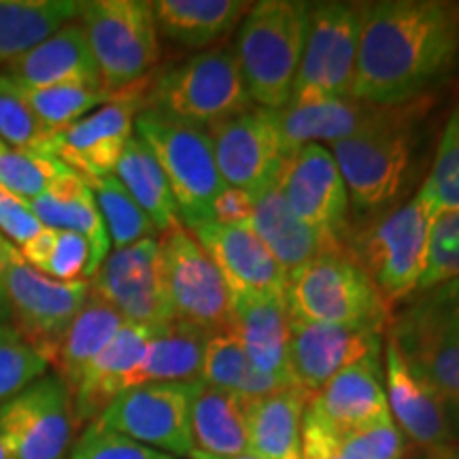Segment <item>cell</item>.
<instances>
[{
	"mask_svg": "<svg viewBox=\"0 0 459 459\" xmlns=\"http://www.w3.org/2000/svg\"><path fill=\"white\" fill-rule=\"evenodd\" d=\"M90 290L130 324L162 325L172 321L156 238H143L108 254L91 277Z\"/></svg>",
	"mask_w": 459,
	"mask_h": 459,
	"instance_id": "cell-18",
	"label": "cell"
},
{
	"mask_svg": "<svg viewBox=\"0 0 459 459\" xmlns=\"http://www.w3.org/2000/svg\"><path fill=\"white\" fill-rule=\"evenodd\" d=\"M194 385L196 383H145L130 387L100 412L96 423L152 449L189 455L194 449L189 423Z\"/></svg>",
	"mask_w": 459,
	"mask_h": 459,
	"instance_id": "cell-14",
	"label": "cell"
},
{
	"mask_svg": "<svg viewBox=\"0 0 459 459\" xmlns=\"http://www.w3.org/2000/svg\"><path fill=\"white\" fill-rule=\"evenodd\" d=\"M459 62V4L381 0L361 4L353 99L398 107L426 99Z\"/></svg>",
	"mask_w": 459,
	"mask_h": 459,
	"instance_id": "cell-1",
	"label": "cell"
},
{
	"mask_svg": "<svg viewBox=\"0 0 459 459\" xmlns=\"http://www.w3.org/2000/svg\"><path fill=\"white\" fill-rule=\"evenodd\" d=\"M419 189L426 194L436 213L459 211V99L440 134L432 170Z\"/></svg>",
	"mask_w": 459,
	"mask_h": 459,
	"instance_id": "cell-42",
	"label": "cell"
},
{
	"mask_svg": "<svg viewBox=\"0 0 459 459\" xmlns=\"http://www.w3.org/2000/svg\"><path fill=\"white\" fill-rule=\"evenodd\" d=\"M147 82L149 77L130 85L107 105L54 134L51 156L85 179L113 175L126 145L134 136V117L143 111Z\"/></svg>",
	"mask_w": 459,
	"mask_h": 459,
	"instance_id": "cell-17",
	"label": "cell"
},
{
	"mask_svg": "<svg viewBox=\"0 0 459 459\" xmlns=\"http://www.w3.org/2000/svg\"><path fill=\"white\" fill-rule=\"evenodd\" d=\"M82 13L77 0H0V65H11Z\"/></svg>",
	"mask_w": 459,
	"mask_h": 459,
	"instance_id": "cell-33",
	"label": "cell"
},
{
	"mask_svg": "<svg viewBox=\"0 0 459 459\" xmlns=\"http://www.w3.org/2000/svg\"><path fill=\"white\" fill-rule=\"evenodd\" d=\"M7 74L22 88L32 90L57 85L102 88L88 37L77 22L62 26L37 48L7 65Z\"/></svg>",
	"mask_w": 459,
	"mask_h": 459,
	"instance_id": "cell-24",
	"label": "cell"
},
{
	"mask_svg": "<svg viewBox=\"0 0 459 459\" xmlns=\"http://www.w3.org/2000/svg\"><path fill=\"white\" fill-rule=\"evenodd\" d=\"M279 192L298 220L313 228L332 249H342L349 192L334 156L324 145H307L285 160Z\"/></svg>",
	"mask_w": 459,
	"mask_h": 459,
	"instance_id": "cell-16",
	"label": "cell"
},
{
	"mask_svg": "<svg viewBox=\"0 0 459 459\" xmlns=\"http://www.w3.org/2000/svg\"><path fill=\"white\" fill-rule=\"evenodd\" d=\"M404 449V434L394 421H387L349 436L338 455L344 459H402Z\"/></svg>",
	"mask_w": 459,
	"mask_h": 459,
	"instance_id": "cell-46",
	"label": "cell"
},
{
	"mask_svg": "<svg viewBox=\"0 0 459 459\" xmlns=\"http://www.w3.org/2000/svg\"><path fill=\"white\" fill-rule=\"evenodd\" d=\"M158 325L126 324L111 338L96 359L83 372L82 381L73 392V417L82 423L85 419H99L119 394L130 389V381L141 366L147 344Z\"/></svg>",
	"mask_w": 459,
	"mask_h": 459,
	"instance_id": "cell-23",
	"label": "cell"
},
{
	"mask_svg": "<svg viewBox=\"0 0 459 459\" xmlns=\"http://www.w3.org/2000/svg\"><path fill=\"white\" fill-rule=\"evenodd\" d=\"M426 111L428 99L381 107L364 130L332 145L349 203L359 215H381L402 198L412 177L415 130Z\"/></svg>",
	"mask_w": 459,
	"mask_h": 459,
	"instance_id": "cell-2",
	"label": "cell"
},
{
	"mask_svg": "<svg viewBox=\"0 0 459 459\" xmlns=\"http://www.w3.org/2000/svg\"><path fill=\"white\" fill-rule=\"evenodd\" d=\"M160 262L172 319L206 332H223L232 317V294L209 254L183 226L162 234Z\"/></svg>",
	"mask_w": 459,
	"mask_h": 459,
	"instance_id": "cell-12",
	"label": "cell"
},
{
	"mask_svg": "<svg viewBox=\"0 0 459 459\" xmlns=\"http://www.w3.org/2000/svg\"><path fill=\"white\" fill-rule=\"evenodd\" d=\"M158 32L187 49H203L228 34L249 11L240 0H156Z\"/></svg>",
	"mask_w": 459,
	"mask_h": 459,
	"instance_id": "cell-31",
	"label": "cell"
},
{
	"mask_svg": "<svg viewBox=\"0 0 459 459\" xmlns=\"http://www.w3.org/2000/svg\"><path fill=\"white\" fill-rule=\"evenodd\" d=\"M17 251L34 271L62 283H90L96 274L94 251L82 234L43 228Z\"/></svg>",
	"mask_w": 459,
	"mask_h": 459,
	"instance_id": "cell-37",
	"label": "cell"
},
{
	"mask_svg": "<svg viewBox=\"0 0 459 459\" xmlns=\"http://www.w3.org/2000/svg\"><path fill=\"white\" fill-rule=\"evenodd\" d=\"M85 179V177H83ZM94 192L96 204L105 221L108 232V240L115 249L139 243L143 238H153L158 232L149 217L143 213V209L134 203L115 175L99 177V179H85Z\"/></svg>",
	"mask_w": 459,
	"mask_h": 459,
	"instance_id": "cell-38",
	"label": "cell"
},
{
	"mask_svg": "<svg viewBox=\"0 0 459 459\" xmlns=\"http://www.w3.org/2000/svg\"><path fill=\"white\" fill-rule=\"evenodd\" d=\"M285 302L294 319L381 334L392 307L347 251L325 249L287 279Z\"/></svg>",
	"mask_w": 459,
	"mask_h": 459,
	"instance_id": "cell-5",
	"label": "cell"
},
{
	"mask_svg": "<svg viewBox=\"0 0 459 459\" xmlns=\"http://www.w3.org/2000/svg\"><path fill=\"white\" fill-rule=\"evenodd\" d=\"M22 94L43 128L51 134L66 130L68 126L90 115V111L111 100V96L102 88H88V85H57L43 90L22 88Z\"/></svg>",
	"mask_w": 459,
	"mask_h": 459,
	"instance_id": "cell-39",
	"label": "cell"
},
{
	"mask_svg": "<svg viewBox=\"0 0 459 459\" xmlns=\"http://www.w3.org/2000/svg\"><path fill=\"white\" fill-rule=\"evenodd\" d=\"M459 281V211H443L429 230L426 266L417 291Z\"/></svg>",
	"mask_w": 459,
	"mask_h": 459,
	"instance_id": "cell-43",
	"label": "cell"
},
{
	"mask_svg": "<svg viewBox=\"0 0 459 459\" xmlns=\"http://www.w3.org/2000/svg\"><path fill=\"white\" fill-rule=\"evenodd\" d=\"M213 332L172 319L158 325L130 387L145 383H196L203 370L206 341Z\"/></svg>",
	"mask_w": 459,
	"mask_h": 459,
	"instance_id": "cell-30",
	"label": "cell"
},
{
	"mask_svg": "<svg viewBox=\"0 0 459 459\" xmlns=\"http://www.w3.org/2000/svg\"><path fill=\"white\" fill-rule=\"evenodd\" d=\"M361 34V4H311L307 43L290 105L353 99L355 62Z\"/></svg>",
	"mask_w": 459,
	"mask_h": 459,
	"instance_id": "cell-11",
	"label": "cell"
},
{
	"mask_svg": "<svg viewBox=\"0 0 459 459\" xmlns=\"http://www.w3.org/2000/svg\"><path fill=\"white\" fill-rule=\"evenodd\" d=\"M82 28L108 96L149 77L160 60L158 24L147 0L82 3Z\"/></svg>",
	"mask_w": 459,
	"mask_h": 459,
	"instance_id": "cell-10",
	"label": "cell"
},
{
	"mask_svg": "<svg viewBox=\"0 0 459 459\" xmlns=\"http://www.w3.org/2000/svg\"><path fill=\"white\" fill-rule=\"evenodd\" d=\"M115 177L128 189L134 203L141 206L143 213L152 220L158 232L181 226L179 209L158 160L149 152L139 136H132L124 149V156L115 166Z\"/></svg>",
	"mask_w": 459,
	"mask_h": 459,
	"instance_id": "cell-35",
	"label": "cell"
},
{
	"mask_svg": "<svg viewBox=\"0 0 459 459\" xmlns=\"http://www.w3.org/2000/svg\"><path fill=\"white\" fill-rule=\"evenodd\" d=\"M385 394L392 419L400 432L423 449L443 451L455 443L449 419L432 389L423 385L404 364L394 341L385 344Z\"/></svg>",
	"mask_w": 459,
	"mask_h": 459,
	"instance_id": "cell-22",
	"label": "cell"
},
{
	"mask_svg": "<svg viewBox=\"0 0 459 459\" xmlns=\"http://www.w3.org/2000/svg\"><path fill=\"white\" fill-rule=\"evenodd\" d=\"M73 421V395L65 381L43 377L0 404V440L15 459H62Z\"/></svg>",
	"mask_w": 459,
	"mask_h": 459,
	"instance_id": "cell-15",
	"label": "cell"
},
{
	"mask_svg": "<svg viewBox=\"0 0 459 459\" xmlns=\"http://www.w3.org/2000/svg\"><path fill=\"white\" fill-rule=\"evenodd\" d=\"M254 211V196L249 192L237 187H226L215 200L213 220L220 223H249Z\"/></svg>",
	"mask_w": 459,
	"mask_h": 459,
	"instance_id": "cell-48",
	"label": "cell"
},
{
	"mask_svg": "<svg viewBox=\"0 0 459 459\" xmlns=\"http://www.w3.org/2000/svg\"><path fill=\"white\" fill-rule=\"evenodd\" d=\"M4 285L17 336L48 364H54L73 319L88 300L90 283H62L45 277L34 271L15 247Z\"/></svg>",
	"mask_w": 459,
	"mask_h": 459,
	"instance_id": "cell-13",
	"label": "cell"
},
{
	"mask_svg": "<svg viewBox=\"0 0 459 459\" xmlns=\"http://www.w3.org/2000/svg\"><path fill=\"white\" fill-rule=\"evenodd\" d=\"M311 395L290 385L262 398L243 400L247 453L260 459H302V415Z\"/></svg>",
	"mask_w": 459,
	"mask_h": 459,
	"instance_id": "cell-27",
	"label": "cell"
},
{
	"mask_svg": "<svg viewBox=\"0 0 459 459\" xmlns=\"http://www.w3.org/2000/svg\"><path fill=\"white\" fill-rule=\"evenodd\" d=\"M41 230L43 226L28 209L26 200L13 196L9 189L0 186V234L20 249L30 243Z\"/></svg>",
	"mask_w": 459,
	"mask_h": 459,
	"instance_id": "cell-47",
	"label": "cell"
},
{
	"mask_svg": "<svg viewBox=\"0 0 459 459\" xmlns=\"http://www.w3.org/2000/svg\"><path fill=\"white\" fill-rule=\"evenodd\" d=\"M249 228L287 274L302 268L321 251L332 249L313 228L298 220L277 183L254 196Z\"/></svg>",
	"mask_w": 459,
	"mask_h": 459,
	"instance_id": "cell-29",
	"label": "cell"
},
{
	"mask_svg": "<svg viewBox=\"0 0 459 459\" xmlns=\"http://www.w3.org/2000/svg\"><path fill=\"white\" fill-rule=\"evenodd\" d=\"M0 141L45 156H51L54 141V134L43 128L28 107L20 83H15L7 73H0Z\"/></svg>",
	"mask_w": 459,
	"mask_h": 459,
	"instance_id": "cell-41",
	"label": "cell"
},
{
	"mask_svg": "<svg viewBox=\"0 0 459 459\" xmlns=\"http://www.w3.org/2000/svg\"><path fill=\"white\" fill-rule=\"evenodd\" d=\"M387 338L440 400L453 438L459 440V281L421 291L394 315Z\"/></svg>",
	"mask_w": 459,
	"mask_h": 459,
	"instance_id": "cell-3",
	"label": "cell"
},
{
	"mask_svg": "<svg viewBox=\"0 0 459 459\" xmlns=\"http://www.w3.org/2000/svg\"><path fill=\"white\" fill-rule=\"evenodd\" d=\"M66 170L68 166L54 156L26 152L0 141V186L17 198L43 196Z\"/></svg>",
	"mask_w": 459,
	"mask_h": 459,
	"instance_id": "cell-40",
	"label": "cell"
},
{
	"mask_svg": "<svg viewBox=\"0 0 459 459\" xmlns=\"http://www.w3.org/2000/svg\"><path fill=\"white\" fill-rule=\"evenodd\" d=\"M394 421L389 412L381 351L338 372L308 400L302 415V459H334L349 436Z\"/></svg>",
	"mask_w": 459,
	"mask_h": 459,
	"instance_id": "cell-9",
	"label": "cell"
},
{
	"mask_svg": "<svg viewBox=\"0 0 459 459\" xmlns=\"http://www.w3.org/2000/svg\"><path fill=\"white\" fill-rule=\"evenodd\" d=\"M134 132L169 179L181 226L189 230L213 220L215 200L228 186L217 169L209 130L145 108L134 117Z\"/></svg>",
	"mask_w": 459,
	"mask_h": 459,
	"instance_id": "cell-8",
	"label": "cell"
},
{
	"mask_svg": "<svg viewBox=\"0 0 459 459\" xmlns=\"http://www.w3.org/2000/svg\"><path fill=\"white\" fill-rule=\"evenodd\" d=\"M200 128H213L226 119L254 111L237 54L232 48H215L187 57L149 79L143 111Z\"/></svg>",
	"mask_w": 459,
	"mask_h": 459,
	"instance_id": "cell-6",
	"label": "cell"
},
{
	"mask_svg": "<svg viewBox=\"0 0 459 459\" xmlns=\"http://www.w3.org/2000/svg\"><path fill=\"white\" fill-rule=\"evenodd\" d=\"M124 324L126 319L122 315L102 298L91 294L90 290L88 300H85L82 311L77 313V317L73 319L71 328L65 334V341L57 349L54 364H51L57 377L65 381L71 395L77 389L88 366L111 342V338L117 334Z\"/></svg>",
	"mask_w": 459,
	"mask_h": 459,
	"instance_id": "cell-34",
	"label": "cell"
},
{
	"mask_svg": "<svg viewBox=\"0 0 459 459\" xmlns=\"http://www.w3.org/2000/svg\"><path fill=\"white\" fill-rule=\"evenodd\" d=\"M334 459H344V457H341V455H336V457H334Z\"/></svg>",
	"mask_w": 459,
	"mask_h": 459,
	"instance_id": "cell-53",
	"label": "cell"
},
{
	"mask_svg": "<svg viewBox=\"0 0 459 459\" xmlns=\"http://www.w3.org/2000/svg\"><path fill=\"white\" fill-rule=\"evenodd\" d=\"M15 245H11L7 238L0 234V325H9L11 324V308H9V300H7V271H9V262H11V254H13Z\"/></svg>",
	"mask_w": 459,
	"mask_h": 459,
	"instance_id": "cell-49",
	"label": "cell"
},
{
	"mask_svg": "<svg viewBox=\"0 0 459 459\" xmlns=\"http://www.w3.org/2000/svg\"><path fill=\"white\" fill-rule=\"evenodd\" d=\"M26 204L43 228L65 230L88 238L94 251V266L99 271L111 249V240L94 192L79 172L68 169L43 196L26 200Z\"/></svg>",
	"mask_w": 459,
	"mask_h": 459,
	"instance_id": "cell-28",
	"label": "cell"
},
{
	"mask_svg": "<svg viewBox=\"0 0 459 459\" xmlns=\"http://www.w3.org/2000/svg\"><path fill=\"white\" fill-rule=\"evenodd\" d=\"M377 351H381V334L375 332L290 319V381L311 398L338 372Z\"/></svg>",
	"mask_w": 459,
	"mask_h": 459,
	"instance_id": "cell-21",
	"label": "cell"
},
{
	"mask_svg": "<svg viewBox=\"0 0 459 459\" xmlns=\"http://www.w3.org/2000/svg\"><path fill=\"white\" fill-rule=\"evenodd\" d=\"M0 459H15L13 455H11V451H9V446L3 443V440H0Z\"/></svg>",
	"mask_w": 459,
	"mask_h": 459,
	"instance_id": "cell-51",
	"label": "cell"
},
{
	"mask_svg": "<svg viewBox=\"0 0 459 459\" xmlns=\"http://www.w3.org/2000/svg\"><path fill=\"white\" fill-rule=\"evenodd\" d=\"M194 449L217 457L247 453V421L243 398L196 381L192 395Z\"/></svg>",
	"mask_w": 459,
	"mask_h": 459,
	"instance_id": "cell-32",
	"label": "cell"
},
{
	"mask_svg": "<svg viewBox=\"0 0 459 459\" xmlns=\"http://www.w3.org/2000/svg\"><path fill=\"white\" fill-rule=\"evenodd\" d=\"M71 459H172L152 446L136 443L128 436L111 432L100 423H91L79 443L74 445Z\"/></svg>",
	"mask_w": 459,
	"mask_h": 459,
	"instance_id": "cell-45",
	"label": "cell"
},
{
	"mask_svg": "<svg viewBox=\"0 0 459 459\" xmlns=\"http://www.w3.org/2000/svg\"><path fill=\"white\" fill-rule=\"evenodd\" d=\"M9 332H11V325H0V338L7 336Z\"/></svg>",
	"mask_w": 459,
	"mask_h": 459,
	"instance_id": "cell-52",
	"label": "cell"
},
{
	"mask_svg": "<svg viewBox=\"0 0 459 459\" xmlns=\"http://www.w3.org/2000/svg\"><path fill=\"white\" fill-rule=\"evenodd\" d=\"M189 230L221 273L230 294L285 298L290 274L279 266L249 223L203 221Z\"/></svg>",
	"mask_w": 459,
	"mask_h": 459,
	"instance_id": "cell-20",
	"label": "cell"
},
{
	"mask_svg": "<svg viewBox=\"0 0 459 459\" xmlns=\"http://www.w3.org/2000/svg\"><path fill=\"white\" fill-rule=\"evenodd\" d=\"M378 108L358 99H338L302 107L287 105L271 113L287 160L307 145H334L358 134L372 122Z\"/></svg>",
	"mask_w": 459,
	"mask_h": 459,
	"instance_id": "cell-26",
	"label": "cell"
},
{
	"mask_svg": "<svg viewBox=\"0 0 459 459\" xmlns=\"http://www.w3.org/2000/svg\"><path fill=\"white\" fill-rule=\"evenodd\" d=\"M308 17L311 4L300 0H262L245 13L234 54L255 107L279 111L290 105Z\"/></svg>",
	"mask_w": 459,
	"mask_h": 459,
	"instance_id": "cell-4",
	"label": "cell"
},
{
	"mask_svg": "<svg viewBox=\"0 0 459 459\" xmlns=\"http://www.w3.org/2000/svg\"><path fill=\"white\" fill-rule=\"evenodd\" d=\"M189 457H192V459H260L255 455H249V453H243V455H232V457H217V455H209V453H203V451H196V449H192Z\"/></svg>",
	"mask_w": 459,
	"mask_h": 459,
	"instance_id": "cell-50",
	"label": "cell"
},
{
	"mask_svg": "<svg viewBox=\"0 0 459 459\" xmlns=\"http://www.w3.org/2000/svg\"><path fill=\"white\" fill-rule=\"evenodd\" d=\"M209 134L226 186L257 196L277 183L285 156L271 111L255 107L254 111L213 126Z\"/></svg>",
	"mask_w": 459,
	"mask_h": 459,
	"instance_id": "cell-19",
	"label": "cell"
},
{
	"mask_svg": "<svg viewBox=\"0 0 459 459\" xmlns=\"http://www.w3.org/2000/svg\"><path fill=\"white\" fill-rule=\"evenodd\" d=\"M200 381L209 387L237 394L243 400L262 398V395L290 387V383L260 375L251 366L243 344L230 330L215 332L206 341Z\"/></svg>",
	"mask_w": 459,
	"mask_h": 459,
	"instance_id": "cell-36",
	"label": "cell"
},
{
	"mask_svg": "<svg viewBox=\"0 0 459 459\" xmlns=\"http://www.w3.org/2000/svg\"><path fill=\"white\" fill-rule=\"evenodd\" d=\"M436 215L432 203L419 189L415 198L375 217L342 247L364 268L389 307L417 294Z\"/></svg>",
	"mask_w": 459,
	"mask_h": 459,
	"instance_id": "cell-7",
	"label": "cell"
},
{
	"mask_svg": "<svg viewBox=\"0 0 459 459\" xmlns=\"http://www.w3.org/2000/svg\"><path fill=\"white\" fill-rule=\"evenodd\" d=\"M48 366V361L11 328L7 336L0 338V404L41 378Z\"/></svg>",
	"mask_w": 459,
	"mask_h": 459,
	"instance_id": "cell-44",
	"label": "cell"
},
{
	"mask_svg": "<svg viewBox=\"0 0 459 459\" xmlns=\"http://www.w3.org/2000/svg\"><path fill=\"white\" fill-rule=\"evenodd\" d=\"M290 308L279 296H232L230 332L260 375L290 383Z\"/></svg>",
	"mask_w": 459,
	"mask_h": 459,
	"instance_id": "cell-25",
	"label": "cell"
}]
</instances>
